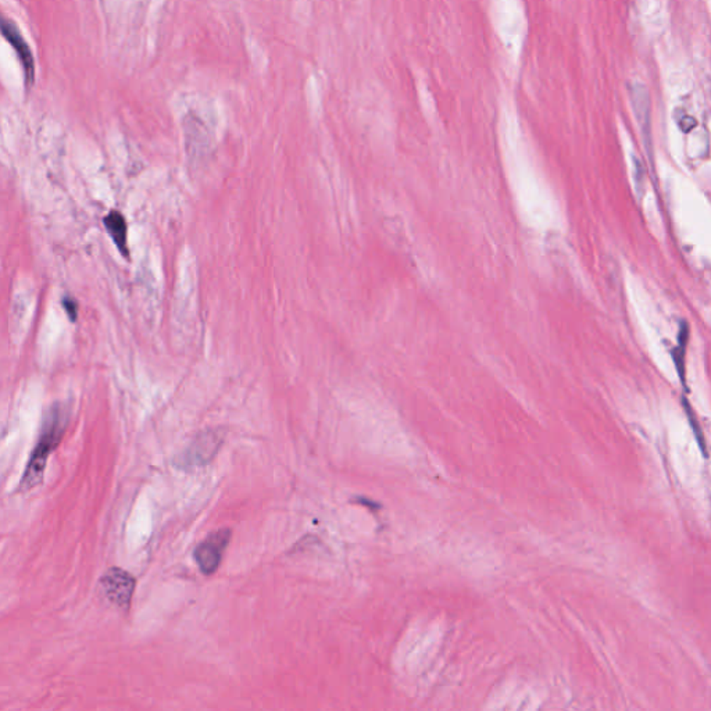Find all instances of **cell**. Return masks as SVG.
Masks as SVG:
<instances>
[{
    "label": "cell",
    "mask_w": 711,
    "mask_h": 711,
    "mask_svg": "<svg viewBox=\"0 0 711 711\" xmlns=\"http://www.w3.org/2000/svg\"><path fill=\"white\" fill-rule=\"evenodd\" d=\"M68 421V414L65 407L61 405H54L51 406L44 420L42 431L39 435V439L37 442V446L30 458V461L27 464V468L23 474L21 484H20V491H30L39 485L44 479L45 468L48 458L53 453V451L58 446L65 427Z\"/></svg>",
    "instance_id": "1"
},
{
    "label": "cell",
    "mask_w": 711,
    "mask_h": 711,
    "mask_svg": "<svg viewBox=\"0 0 711 711\" xmlns=\"http://www.w3.org/2000/svg\"><path fill=\"white\" fill-rule=\"evenodd\" d=\"M229 541H231V531L224 528L210 534L196 546L194 552V559L204 575H211L217 571L222 559L224 550L227 549Z\"/></svg>",
    "instance_id": "2"
},
{
    "label": "cell",
    "mask_w": 711,
    "mask_h": 711,
    "mask_svg": "<svg viewBox=\"0 0 711 711\" xmlns=\"http://www.w3.org/2000/svg\"><path fill=\"white\" fill-rule=\"evenodd\" d=\"M101 586L106 598L111 603L118 608H127L134 595L135 579L130 572L118 567H113L103 575Z\"/></svg>",
    "instance_id": "3"
},
{
    "label": "cell",
    "mask_w": 711,
    "mask_h": 711,
    "mask_svg": "<svg viewBox=\"0 0 711 711\" xmlns=\"http://www.w3.org/2000/svg\"><path fill=\"white\" fill-rule=\"evenodd\" d=\"M221 445V435L215 432H203L180 458L181 465H202L210 461Z\"/></svg>",
    "instance_id": "4"
},
{
    "label": "cell",
    "mask_w": 711,
    "mask_h": 711,
    "mask_svg": "<svg viewBox=\"0 0 711 711\" xmlns=\"http://www.w3.org/2000/svg\"><path fill=\"white\" fill-rule=\"evenodd\" d=\"M103 224L120 253L128 257V225L125 217L118 210H111L103 218Z\"/></svg>",
    "instance_id": "5"
},
{
    "label": "cell",
    "mask_w": 711,
    "mask_h": 711,
    "mask_svg": "<svg viewBox=\"0 0 711 711\" xmlns=\"http://www.w3.org/2000/svg\"><path fill=\"white\" fill-rule=\"evenodd\" d=\"M1 31H3V35L4 38L13 45V48L17 51L21 63H23V67H24V71H25V80L28 82L34 81V75H35V64H34V60H32V56H31V51L28 49L25 41L21 38L20 32L14 28L13 24L4 21L3 25H1Z\"/></svg>",
    "instance_id": "6"
},
{
    "label": "cell",
    "mask_w": 711,
    "mask_h": 711,
    "mask_svg": "<svg viewBox=\"0 0 711 711\" xmlns=\"http://www.w3.org/2000/svg\"><path fill=\"white\" fill-rule=\"evenodd\" d=\"M688 341H689V327L685 322H682L679 334H678V346L672 351V358H674L677 371H678L684 385H685V356H686Z\"/></svg>",
    "instance_id": "7"
},
{
    "label": "cell",
    "mask_w": 711,
    "mask_h": 711,
    "mask_svg": "<svg viewBox=\"0 0 711 711\" xmlns=\"http://www.w3.org/2000/svg\"><path fill=\"white\" fill-rule=\"evenodd\" d=\"M63 307L67 313V315L70 317L71 321H75L77 318V313H78V306H77V302L71 298H64L63 299Z\"/></svg>",
    "instance_id": "8"
}]
</instances>
